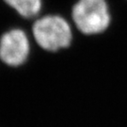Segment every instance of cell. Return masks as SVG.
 <instances>
[{"label": "cell", "instance_id": "cell-1", "mask_svg": "<svg viewBox=\"0 0 127 127\" xmlns=\"http://www.w3.org/2000/svg\"><path fill=\"white\" fill-rule=\"evenodd\" d=\"M33 35L38 44L47 51H58L71 44L73 34L68 22L59 15H47L37 20Z\"/></svg>", "mask_w": 127, "mask_h": 127}, {"label": "cell", "instance_id": "cell-2", "mask_svg": "<svg viewBox=\"0 0 127 127\" xmlns=\"http://www.w3.org/2000/svg\"><path fill=\"white\" fill-rule=\"evenodd\" d=\"M73 19L84 34L104 32L110 24V13L104 0H79L73 8Z\"/></svg>", "mask_w": 127, "mask_h": 127}, {"label": "cell", "instance_id": "cell-3", "mask_svg": "<svg viewBox=\"0 0 127 127\" xmlns=\"http://www.w3.org/2000/svg\"><path fill=\"white\" fill-rule=\"evenodd\" d=\"M29 41L22 29H11L0 39V59L9 66H19L27 59Z\"/></svg>", "mask_w": 127, "mask_h": 127}, {"label": "cell", "instance_id": "cell-4", "mask_svg": "<svg viewBox=\"0 0 127 127\" xmlns=\"http://www.w3.org/2000/svg\"><path fill=\"white\" fill-rule=\"evenodd\" d=\"M25 18H33L41 9V0H4Z\"/></svg>", "mask_w": 127, "mask_h": 127}]
</instances>
